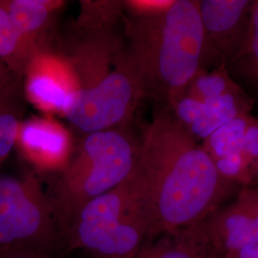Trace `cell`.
<instances>
[{"mask_svg":"<svg viewBox=\"0 0 258 258\" xmlns=\"http://www.w3.org/2000/svg\"><path fill=\"white\" fill-rule=\"evenodd\" d=\"M251 116H240L217 129L209 137V148L206 149L215 162L242 153L245 132Z\"/></svg>","mask_w":258,"mask_h":258,"instance_id":"ac0fdd59","label":"cell"},{"mask_svg":"<svg viewBox=\"0 0 258 258\" xmlns=\"http://www.w3.org/2000/svg\"><path fill=\"white\" fill-rule=\"evenodd\" d=\"M242 153L255 166L258 161V117H250L245 132Z\"/></svg>","mask_w":258,"mask_h":258,"instance_id":"ffe728a7","label":"cell"},{"mask_svg":"<svg viewBox=\"0 0 258 258\" xmlns=\"http://www.w3.org/2000/svg\"><path fill=\"white\" fill-rule=\"evenodd\" d=\"M23 87L22 80L13 74L0 60V91Z\"/></svg>","mask_w":258,"mask_h":258,"instance_id":"7402d4cb","label":"cell"},{"mask_svg":"<svg viewBox=\"0 0 258 258\" xmlns=\"http://www.w3.org/2000/svg\"><path fill=\"white\" fill-rule=\"evenodd\" d=\"M257 95V103H258V93L256 94ZM254 171H255V173H256V175H257L258 179V161L257 163H256V166H255V169H254Z\"/></svg>","mask_w":258,"mask_h":258,"instance_id":"cb8c5ba5","label":"cell"},{"mask_svg":"<svg viewBox=\"0 0 258 258\" xmlns=\"http://www.w3.org/2000/svg\"><path fill=\"white\" fill-rule=\"evenodd\" d=\"M81 12L77 27L83 30H104L114 28L120 19L124 1H80Z\"/></svg>","mask_w":258,"mask_h":258,"instance_id":"d6986e66","label":"cell"},{"mask_svg":"<svg viewBox=\"0 0 258 258\" xmlns=\"http://www.w3.org/2000/svg\"><path fill=\"white\" fill-rule=\"evenodd\" d=\"M209 258L225 255L258 244V189L245 188L194 227Z\"/></svg>","mask_w":258,"mask_h":258,"instance_id":"52a82bcc","label":"cell"},{"mask_svg":"<svg viewBox=\"0 0 258 258\" xmlns=\"http://www.w3.org/2000/svg\"><path fill=\"white\" fill-rule=\"evenodd\" d=\"M134 258H209L194 228L148 237Z\"/></svg>","mask_w":258,"mask_h":258,"instance_id":"9a60e30c","label":"cell"},{"mask_svg":"<svg viewBox=\"0 0 258 258\" xmlns=\"http://www.w3.org/2000/svg\"><path fill=\"white\" fill-rule=\"evenodd\" d=\"M24 80L23 91L26 99L51 116H64L78 91L70 66L55 48L34 58Z\"/></svg>","mask_w":258,"mask_h":258,"instance_id":"ba28073f","label":"cell"},{"mask_svg":"<svg viewBox=\"0 0 258 258\" xmlns=\"http://www.w3.org/2000/svg\"><path fill=\"white\" fill-rule=\"evenodd\" d=\"M251 4V0L198 1L207 56L227 65L238 54L247 37Z\"/></svg>","mask_w":258,"mask_h":258,"instance_id":"9c48e42d","label":"cell"},{"mask_svg":"<svg viewBox=\"0 0 258 258\" xmlns=\"http://www.w3.org/2000/svg\"><path fill=\"white\" fill-rule=\"evenodd\" d=\"M145 96L142 79L124 45L113 70L101 83L75 93L64 117L84 135L125 128Z\"/></svg>","mask_w":258,"mask_h":258,"instance_id":"8992f818","label":"cell"},{"mask_svg":"<svg viewBox=\"0 0 258 258\" xmlns=\"http://www.w3.org/2000/svg\"><path fill=\"white\" fill-rule=\"evenodd\" d=\"M253 102L239 85L218 98L203 102L198 120L187 129L192 136L209 138L217 129L240 116L249 114Z\"/></svg>","mask_w":258,"mask_h":258,"instance_id":"4fadbf2b","label":"cell"},{"mask_svg":"<svg viewBox=\"0 0 258 258\" xmlns=\"http://www.w3.org/2000/svg\"><path fill=\"white\" fill-rule=\"evenodd\" d=\"M16 145L28 163L50 173L63 169L75 149L68 129L51 115L22 120Z\"/></svg>","mask_w":258,"mask_h":258,"instance_id":"8fae6325","label":"cell"},{"mask_svg":"<svg viewBox=\"0 0 258 258\" xmlns=\"http://www.w3.org/2000/svg\"><path fill=\"white\" fill-rule=\"evenodd\" d=\"M0 258H52L44 251L25 248L0 249Z\"/></svg>","mask_w":258,"mask_h":258,"instance_id":"44dd1931","label":"cell"},{"mask_svg":"<svg viewBox=\"0 0 258 258\" xmlns=\"http://www.w3.org/2000/svg\"><path fill=\"white\" fill-rule=\"evenodd\" d=\"M139 144L125 128L83 136L63 169L55 173L49 196L59 231L64 233L94 199L125 181L134 171Z\"/></svg>","mask_w":258,"mask_h":258,"instance_id":"3957f363","label":"cell"},{"mask_svg":"<svg viewBox=\"0 0 258 258\" xmlns=\"http://www.w3.org/2000/svg\"><path fill=\"white\" fill-rule=\"evenodd\" d=\"M23 87L0 91V166L16 146L23 116Z\"/></svg>","mask_w":258,"mask_h":258,"instance_id":"e0dca14e","label":"cell"},{"mask_svg":"<svg viewBox=\"0 0 258 258\" xmlns=\"http://www.w3.org/2000/svg\"><path fill=\"white\" fill-rule=\"evenodd\" d=\"M229 74L258 93V0L252 1L247 37L238 54L226 65Z\"/></svg>","mask_w":258,"mask_h":258,"instance_id":"2e32d148","label":"cell"},{"mask_svg":"<svg viewBox=\"0 0 258 258\" xmlns=\"http://www.w3.org/2000/svg\"><path fill=\"white\" fill-rule=\"evenodd\" d=\"M46 52L20 30L0 5V60L13 74L23 80L37 55Z\"/></svg>","mask_w":258,"mask_h":258,"instance_id":"5bb4252c","label":"cell"},{"mask_svg":"<svg viewBox=\"0 0 258 258\" xmlns=\"http://www.w3.org/2000/svg\"><path fill=\"white\" fill-rule=\"evenodd\" d=\"M223 258H258V244L249 245L239 250L231 252Z\"/></svg>","mask_w":258,"mask_h":258,"instance_id":"603a6c76","label":"cell"},{"mask_svg":"<svg viewBox=\"0 0 258 258\" xmlns=\"http://www.w3.org/2000/svg\"><path fill=\"white\" fill-rule=\"evenodd\" d=\"M134 172L151 220L148 237L199 225L221 206L231 181L169 107L155 113L139 142Z\"/></svg>","mask_w":258,"mask_h":258,"instance_id":"6da1fadb","label":"cell"},{"mask_svg":"<svg viewBox=\"0 0 258 258\" xmlns=\"http://www.w3.org/2000/svg\"><path fill=\"white\" fill-rule=\"evenodd\" d=\"M125 51L135 65L146 96L173 109L207 56L198 0H172L157 13L125 19Z\"/></svg>","mask_w":258,"mask_h":258,"instance_id":"7a4b0ae2","label":"cell"},{"mask_svg":"<svg viewBox=\"0 0 258 258\" xmlns=\"http://www.w3.org/2000/svg\"><path fill=\"white\" fill-rule=\"evenodd\" d=\"M59 232L55 212L37 176L0 175V249L48 252Z\"/></svg>","mask_w":258,"mask_h":258,"instance_id":"5b68a950","label":"cell"},{"mask_svg":"<svg viewBox=\"0 0 258 258\" xmlns=\"http://www.w3.org/2000/svg\"><path fill=\"white\" fill-rule=\"evenodd\" d=\"M150 231L151 220L133 171L87 204L64 234L70 249H84L92 258H134Z\"/></svg>","mask_w":258,"mask_h":258,"instance_id":"277c9868","label":"cell"},{"mask_svg":"<svg viewBox=\"0 0 258 258\" xmlns=\"http://www.w3.org/2000/svg\"><path fill=\"white\" fill-rule=\"evenodd\" d=\"M80 30L67 50L58 51L64 56L74 75L78 91L91 88L110 73L124 44L114 28Z\"/></svg>","mask_w":258,"mask_h":258,"instance_id":"30bf717a","label":"cell"},{"mask_svg":"<svg viewBox=\"0 0 258 258\" xmlns=\"http://www.w3.org/2000/svg\"><path fill=\"white\" fill-rule=\"evenodd\" d=\"M65 4L62 0H0L20 30L44 51L55 49L53 30Z\"/></svg>","mask_w":258,"mask_h":258,"instance_id":"7c38bea8","label":"cell"}]
</instances>
